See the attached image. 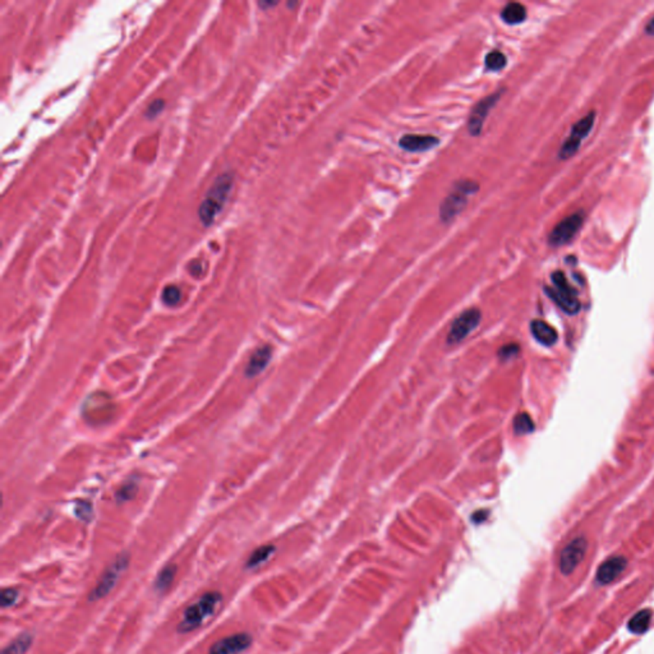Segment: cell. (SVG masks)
<instances>
[{
	"label": "cell",
	"mask_w": 654,
	"mask_h": 654,
	"mask_svg": "<svg viewBox=\"0 0 654 654\" xmlns=\"http://www.w3.org/2000/svg\"><path fill=\"white\" fill-rule=\"evenodd\" d=\"M221 602L222 594L220 592H207L202 594L195 603L186 608L178 625V631L180 634H188L191 631L198 629L201 625H204V622L215 615Z\"/></svg>",
	"instance_id": "cell-1"
},
{
	"label": "cell",
	"mask_w": 654,
	"mask_h": 654,
	"mask_svg": "<svg viewBox=\"0 0 654 654\" xmlns=\"http://www.w3.org/2000/svg\"><path fill=\"white\" fill-rule=\"evenodd\" d=\"M175 575H177V566L173 564L166 565L156 576V592L163 593L166 589L170 588L173 581L175 579Z\"/></svg>",
	"instance_id": "cell-18"
},
{
	"label": "cell",
	"mask_w": 654,
	"mask_h": 654,
	"mask_svg": "<svg viewBox=\"0 0 654 654\" xmlns=\"http://www.w3.org/2000/svg\"><path fill=\"white\" fill-rule=\"evenodd\" d=\"M502 90L496 91L487 98H482L472 110V114L468 121V130L472 136H479L482 132L483 123L486 121L491 109L497 104L500 98L502 96Z\"/></svg>",
	"instance_id": "cell-10"
},
{
	"label": "cell",
	"mask_w": 654,
	"mask_h": 654,
	"mask_svg": "<svg viewBox=\"0 0 654 654\" xmlns=\"http://www.w3.org/2000/svg\"><path fill=\"white\" fill-rule=\"evenodd\" d=\"M626 565H628V561L624 556H613L607 558L603 564L599 565L597 574H596V581L601 585H607L612 583L621 575Z\"/></svg>",
	"instance_id": "cell-12"
},
{
	"label": "cell",
	"mask_w": 654,
	"mask_h": 654,
	"mask_svg": "<svg viewBox=\"0 0 654 654\" xmlns=\"http://www.w3.org/2000/svg\"><path fill=\"white\" fill-rule=\"evenodd\" d=\"M531 331L533 337L546 346H551L556 343L558 335L555 327L551 326L546 321L542 319H534L531 321Z\"/></svg>",
	"instance_id": "cell-15"
},
{
	"label": "cell",
	"mask_w": 654,
	"mask_h": 654,
	"mask_svg": "<svg viewBox=\"0 0 654 654\" xmlns=\"http://www.w3.org/2000/svg\"><path fill=\"white\" fill-rule=\"evenodd\" d=\"M478 191V183L472 180H460L455 183L454 191L445 198L440 209L442 221L452 220L459 213L463 211L468 202V196Z\"/></svg>",
	"instance_id": "cell-5"
},
{
	"label": "cell",
	"mask_w": 654,
	"mask_h": 654,
	"mask_svg": "<svg viewBox=\"0 0 654 654\" xmlns=\"http://www.w3.org/2000/svg\"><path fill=\"white\" fill-rule=\"evenodd\" d=\"M554 286L546 288L548 297L556 303L557 306L567 315H576L581 311V302L578 299L576 292L570 285L564 272L556 271L552 274Z\"/></svg>",
	"instance_id": "cell-3"
},
{
	"label": "cell",
	"mask_w": 654,
	"mask_h": 654,
	"mask_svg": "<svg viewBox=\"0 0 654 654\" xmlns=\"http://www.w3.org/2000/svg\"><path fill=\"white\" fill-rule=\"evenodd\" d=\"M484 63H486V67H487L488 71L499 72V71L505 68L507 60L506 57L501 51L493 50V51H491L487 54V57L484 59Z\"/></svg>",
	"instance_id": "cell-21"
},
{
	"label": "cell",
	"mask_w": 654,
	"mask_h": 654,
	"mask_svg": "<svg viewBox=\"0 0 654 654\" xmlns=\"http://www.w3.org/2000/svg\"><path fill=\"white\" fill-rule=\"evenodd\" d=\"M77 515L82 520H90L91 516H92V509H91V505L89 502H81L78 507H77Z\"/></svg>",
	"instance_id": "cell-26"
},
{
	"label": "cell",
	"mask_w": 654,
	"mask_h": 654,
	"mask_svg": "<svg viewBox=\"0 0 654 654\" xmlns=\"http://www.w3.org/2000/svg\"><path fill=\"white\" fill-rule=\"evenodd\" d=\"M182 299V292L179 288L175 285H168L163 292V302L166 306H175Z\"/></svg>",
	"instance_id": "cell-23"
},
{
	"label": "cell",
	"mask_w": 654,
	"mask_h": 654,
	"mask_svg": "<svg viewBox=\"0 0 654 654\" xmlns=\"http://www.w3.org/2000/svg\"><path fill=\"white\" fill-rule=\"evenodd\" d=\"M130 565V555L123 552L115 557L114 561L107 566L105 572L100 576L98 584L91 590L89 601L96 602L101 598L107 597V594L114 589L118 581L121 579L123 572L127 570Z\"/></svg>",
	"instance_id": "cell-4"
},
{
	"label": "cell",
	"mask_w": 654,
	"mask_h": 654,
	"mask_svg": "<svg viewBox=\"0 0 654 654\" xmlns=\"http://www.w3.org/2000/svg\"><path fill=\"white\" fill-rule=\"evenodd\" d=\"M137 492V486L134 483H130V484H124L121 490L116 492V500L119 502H125L128 500H131Z\"/></svg>",
	"instance_id": "cell-25"
},
{
	"label": "cell",
	"mask_w": 654,
	"mask_h": 654,
	"mask_svg": "<svg viewBox=\"0 0 654 654\" xmlns=\"http://www.w3.org/2000/svg\"><path fill=\"white\" fill-rule=\"evenodd\" d=\"M164 105H165V104H164L163 100H155V101L148 107L146 114H148V116H150V118L155 116V115L159 114V113L163 110Z\"/></svg>",
	"instance_id": "cell-28"
},
{
	"label": "cell",
	"mask_w": 654,
	"mask_h": 654,
	"mask_svg": "<svg viewBox=\"0 0 654 654\" xmlns=\"http://www.w3.org/2000/svg\"><path fill=\"white\" fill-rule=\"evenodd\" d=\"M439 139L430 134H405L399 141L401 148L408 152H425L439 145Z\"/></svg>",
	"instance_id": "cell-13"
},
{
	"label": "cell",
	"mask_w": 654,
	"mask_h": 654,
	"mask_svg": "<svg viewBox=\"0 0 654 654\" xmlns=\"http://www.w3.org/2000/svg\"><path fill=\"white\" fill-rule=\"evenodd\" d=\"M272 357V349L269 345H263L252 354L251 360L245 368V375L248 377L258 376L265 368L267 367Z\"/></svg>",
	"instance_id": "cell-14"
},
{
	"label": "cell",
	"mask_w": 654,
	"mask_h": 654,
	"mask_svg": "<svg viewBox=\"0 0 654 654\" xmlns=\"http://www.w3.org/2000/svg\"><path fill=\"white\" fill-rule=\"evenodd\" d=\"M587 548L588 542L584 537H576L565 546L558 560L560 570L564 575H570L579 566L581 560L585 556Z\"/></svg>",
	"instance_id": "cell-9"
},
{
	"label": "cell",
	"mask_w": 654,
	"mask_h": 654,
	"mask_svg": "<svg viewBox=\"0 0 654 654\" xmlns=\"http://www.w3.org/2000/svg\"><path fill=\"white\" fill-rule=\"evenodd\" d=\"M252 644V637L248 633L231 634L218 640L210 648L209 654H240Z\"/></svg>",
	"instance_id": "cell-11"
},
{
	"label": "cell",
	"mask_w": 654,
	"mask_h": 654,
	"mask_svg": "<svg viewBox=\"0 0 654 654\" xmlns=\"http://www.w3.org/2000/svg\"><path fill=\"white\" fill-rule=\"evenodd\" d=\"M584 222V213L578 211V213H572L564 220L560 221L555 227V229L549 233L548 237V243L552 247H561V245H567L572 238L576 236V233L581 230V225Z\"/></svg>",
	"instance_id": "cell-7"
},
{
	"label": "cell",
	"mask_w": 654,
	"mask_h": 654,
	"mask_svg": "<svg viewBox=\"0 0 654 654\" xmlns=\"http://www.w3.org/2000/svg\"><path fill=\"white\" fill-rule=\"evenodd\" d=\"M501 18L507 25L523 24L527 18V9L520 3H509L501 12Z\"/></svg>",
	"instance_id": "cell-16"
},
{
	"label": "cell",
	"mask_w": 654,
	"mask_h": 654,
	"mask_svg": "<svg viewBox=\"0 0 654 654\" xmlns=\"http://www.w3.org/2000/svg\"><path fill=\"white\" fill-rule=\"evenodd\" d=\"M274 552H275V547L272 545H266V546H261L254 549L245 565L247 569H256L262 564H265L274 555Z\"/></svg>",
	"instance_id": "cell-19"
},
{
	"label": "cell",
	"mask_w": 654,
	"mask_h": 654,
	"mask_svg": "<svg viewBox=\"0 0 654 654\" xmlns=\"http://www.w3.org/2000/svg\"><path fill=\"white\" fill-rule=\"evenodd\" d=\"M514 431L516 434H528L534 431V422L528 413H520L514 419Z\"/></svg>",
	"instance_id": "cell-22"
},
{
	"label": "cell",
	"mask_w": 654,
	"mask_h": 654,
	"mask_svg": "<svg viewBox=\"0 0 654 654\" xmlns=\"http://www.w3.org/2000/svg\"><path fill=\"white\" fill-rule=\"evenodd\" d=\"M594 122H596V113L590 112L572 125L570 136L565 139L563 146L558 150V157L561 160H567L578 152V150L581 148V142L588 137L589 133L593 130Z\"/></svg>",
	"instance_id": "cell-6"
},
{
	"label": "cell",
	"mask_w": 654,
	"mask_h": 654,
	"mask_svg": "<svg viewBox=\"0 0 654 654\" xmlns=\"http://www.w3.org/2000/svg\"><path fill=\"white\" fill-rule=\"evenodd\" d=\"M518 351H519L518 345H515V344H510V345L504 346V348L500 351V357H502L504 360H507V358H510V357L518 354Z\"/></svg>",
	"instance_id": "cell-27"
},
{
	"label": "cell",
	"mask_w": 654,
	"mask_h": 654,
	"mask_svg": "<svg viewBox=\"0 0 654 654\" xmlns=\"http://www.w3.org/2000/svg\"><path fill=\"white\" fill-rule=\"evenodd\" d=\"M482 319L481 311L477 308H470L458 316L450 327L448 343L458 344L464 340L466 336L478 327Z\"/></svg>",
	"instance_id": "cell-8"
},
{
	"label": "cell",
	"mask_w": 654,
	"mask_h": 654,
	"mask_svg": "<svg viewBox=\"0 0 654 654\" xmlns=\"http://www.w3.org/2000/svg\"><path fill=\"white\" fill-rule=\"evenodd\" d=\"M31 644H33V635L25 633L17 637L13 642H10L8 646L1 651V654H25Z\"/></svg>",
	"instance_id": "cell-20"
},
{
	"label": "cell",
	"mask_w": 654,
	"mask_h": 654,
	"mask_svg": "<svg viewBox=\"0 0 654 654\" xmlns=\"http://www.w3.org/2000/svg\"><path fill=\"white\" fill-rule=\"evenodd\" d=\"M646 33H648L649 36H654V17L646 24Z\"/></svg>",
	"instance_id": "cell-29"
},
{
	"label": "cell",
	"mask_w": 654,
	"mask_h": 654,
	"mask_svg": "<svg viewBox=\"0 0 654 654\" xmlns=\"http://www.w3.org/2000/svg\"><path fill=\"white\" fill-rule=\"evenodd\" d=\"M231 188L233 177L230 174H222L213 182V187L207 192L198 210L200 219L204 225L210 227L213 224L216 216L222 210L224 204H227Z\"/></svg>",
	"instance_id": "cell-2"
},
{
	"label": "cell",
	"mask_w": 654,
	"mask_h": 654,
	"mask_svg": "<svg viewBox=\"0 0 654 654\" xmlns=\"http://www.w3.org/2000/svg\"><path fill=\"white\" fill-rule=\"evenodd\" d=\"M18 592L16 589L7 588L3 589L1 590V594H0V602H1V607L3 608H7V607H10V606L15 605L18 599Z\"/></svg>",
	"instance_id": "cell-24"
},
{
	"label": "cell",
	"mask_w": 654,
	"mask_h": 654,
	"mask_svg": "<svg viewBox=\"0 0 654 654\" xmlns=\"http://www.w3.org/2000/svg\"><path fill=\"white\" fill-rule=\"evenodd\" d=\"M652 617H653V613L651 610H640L639 612L635 613L630 619L629 622H628V629H629L630 633H633L635 635L644 634L646 630L649 629Z\"/></svg>",
	"instance_id": "cell-17"
}]
</instances>
